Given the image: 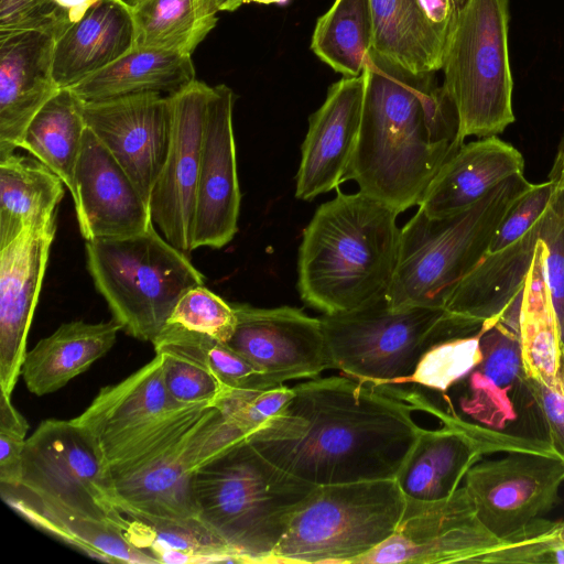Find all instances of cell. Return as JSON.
<instances>
[{"instance_id":"cell-9","label":"cell","mask_w":564,"mask_h":564,"mask_svg":"<svg viewBox=\"0 0 564 564\" xmlns=\"http://www.w3.org/2000/svg\"><path fill=\"white\" fill-rule=\"evenodd\" d=\"M321 321L332 368L375 384L408 383L433 346L473 335L443 308L393 310L386 299Z\"/></svg>"},{"instance_id":"cell-37","label":"cell","mask_w":564,"mask_h":564,"mask_svg":"<svg viewBox=\"0 0 564 564\" xmlns=\"http://www.w3.org/2000/svg\"><path fill=\"white\" fill-rule=\"evenodd\" d=\"M373 42L370 0H335L316 21L311 50L336 73L362 75Z\"/></svg>"},{"instance_id":"cell-53","label":"cell","mask_w":564,"mask_h":564,"mask_svg":"<svg viewBox=\"0 0 564 564\" xmlns=\"http://www.w3.org/2000/svg\"><path fill=\"white\" fill-rule=\"evenodd\" d=\"M458 2L460 4V7H462V4L465 2V0H458Z\"/></svg>"},{"instance_id":"cell-26","label":"cell","mask_w":564,"mask_h":564,"mask_svg":"<svg viewBox=\"0 0 564 564\" xmlns=\"http://www.w3.org/2000/svg\"><path fill=\"white\" fill-rule=\"evenodd\" d=\"M134 45L131 6L123 0H102L55 41L54 80L59 89L70 88Z\"/></svg>"},{"instance_id":"cell-10","label":"cell","mask_w":564,"mask_h":564,"mask_svg":"<svg viewBox=\"0 0 564 564\" xmlns=\"http://www.w3.org/2000/svg\"><path fill=\"white\" fill-rule=\"evenodd\" d=\"M245 436L210 406L191 427L108 468L117 507L123 513L160 519L197 518L195 471Z\"/></svg>"},{"instance_id":"cell-4","label":"cell","mask_w":564,"mask_h":564,"mask_svg":"<svg viewBox=\"0 0 564 564\" xmlns=\"http://www.w3.org/2000/svg\"><path fill=\"white\" fill-rule=\"evenodd\" d=\"M315 487L274 465L247 437L199 467L193 479L197 519L241 563H272L292 516Z\"/></svg>"},{"instance_id":"cell-25","label":"cell","mask_w":564,"mask_h":564,"mask_svg":"<svg viewBox=\"0 0 564 564\" xmlns=\"http://www.w3.org/2000/svg\"><path fill=\"white\" fill-rule=\"evenodd\" d=\"M523 170L522 154L496 135L464 143L441 166L419 208L432 218L457 215Z\"/></svg>"},{"instance_id":"cell-8","label":"cell","mask_w":564,"mask_h":564,"mask_svg":"<svg viewBox=\"0 0 564 564\" xmlns=\"http://www.w3.org/2000/svg\"><path fill=\"white\" fill-rule=\"evenodd\" d=\"M509 0H465L447 39L443 87L458 117V139L497 135L514 121Z\"/></svg>"},{"instance_id":"cell-48","label":"cell","mask_w":564,"mask_h":564,"mask_svg":"<svg viewBox=\"0 0 564 564\" xmlns=\"http://www.w3.org/2000/svg\"><path fill=\"white\" fill-rule=\"evenodd\" d=\"M525 387L544 422L547 442L564 460V346L556 382L546 386L527 377Z\"/></svg>"},{"instance_id":"cell-27","label":"cell","mask_w":564,"mask_h":564,"mask_svg":"<svg viewBox=\"0 0 564 564\" xmlns=\"http://www.w3.org/2000/svg\"><path fill=\"white\" fill-rule=\"evenodd\" d=\"M482 359L470 371L463 411L485 426L499 429L516 417V400L525 389L519 333L497 321L481 326Z\"/></svg>"},{"instance_id":"cell-45","label":"cell","mask_w":564,"mask_h":564,"mask_svg":"<svg viewBox=\"0 0 564 564\" xmlns=\"http://www.w3.org/2000/svg\"><path fill=\"white\" fill-rule=\"evenodd\" d=\"M540 239L544 245L546 279L564 345V189L555 188L541 219Z\"/></svg>"},{"instance_id":"cell-31","label":"cell","mask_w":564,"mask_h":564,"mask_svg":"<svg viewBox=\"0 0 564 564\" xmlns=\"http://www.w3.org/2000/svg\"><path fill=\"white\" fill-rule=\"evenodd\" d=\"M64 185L34 156L12 153L0 159V247L25 228L56 220Z\"/></svg>"},{"instance_id":"cell-33","label":"cell","mask_w":564,"mask_h":564,"mask_svg":"<svg viewBox=\"0 0 564 564\" xmlns=\"http://www.w3.org/2000/svg\"><path fill=\"white\" fill-rule=\"evenodd\" d=\"M519 338L527 377L546 386L554 384L564 345L549 290L541 239L522 291Z\"/></svg>"},{"instance_id":"cell-19","label":"cell","mask_w":564,"mask_h":564,"mask_svg":"<svg viewBox=\"0 0 564 564\" xmlns=\"http://www.w3.org/2000/svg\"><path fill=\"white\" fill-rule=\"evenodd\" d=\"M55 232L53 220L25 228L0 247V388L10 397L22 375L28 334Z\"/></svg>"},{"instance_id":"cell-38","label":"cell","mask_w":564,"mask_h":564,"mask_svg":"<svg viewBox=\"0 0 564 564\" xmlns=\"http://www.w3.org/2000/svg\"><path fill=\"white\" fill-rule=\"evenodd\" d=\"M152 344L154 347H169L200 359L215 373L226 391L278 387L226 343L181 325L166 324Z\"/></svg>"},{"instance_id":"cell-29","label":"cell","mask_w":564,"mask_h":564,"mask_svg":"<svg viewBox=\"0 0 564 564\" xmlns=\"http://www.w3.org/2000/svg\"><path fill=\"white\" fill-rule=\"evenodd\" d=\"M191 55L133 46L69 89L83 102L158 93L171 96L195 80Z\"/></svg>"},{"instance_id":"cell-2","label":"cell","mask_w":564,"mask_h":564,"mask_svg":"<svg viewBox=\"0 0 564 564\" xmlns=\"http://www.w3.org/2000/svg\"><path fill=\"white\" fill-rule=\"evenodd\" d=\"M358 142L345 181L397 214L419 206L462 144L454 104L435 73L414 74L375 52L366 57Z\"/></svg>"},{"instance_id":"cell-44","label":"cell","mask_w":564,"mask_h":564,"mask_svg":"<svg viewBox=\"0 0 564 564\" xmlns=\"http://www.w3.org/2000/svg\"><path fill=\"white\" fill-rule=\"evenodd\" d=\"M294 394L293 387L227 390L214 404L246 436L278 414Z\"/></svg>"},{"instance_id":"cell-34","label":"cell","mask_w":564,"mask_h":564,"mask_svg":"<svg viewBox=\"0 0 564 564\" xmlns=\"http://www.w3.org/2000/svg\"><path fill=\"white\" fill-rule=\"evenodd\" d=\"M123 514L126 520L121 530L124 536L155 563H241L238 555L197 518L170 520Z\"/></svg>"},{"instance_id":"cell-16","label":"cell","mask_w":564,"mask_h":564,"mask_svg":"<svg viewBox=\"0 0 564 564\" xmlns=\"http://www.w3.org/2000/svg\"><path fill=\"white\" fill-rule=\"evenodd\" d=\"M232 306L236 326L226 344L276 386L332 368L321 318L292 306Z\"/></svg>"},{"instance_id":"cell-6","label":"cell","mask_w":564,"mask_h":564,"mask_svg":"<svg viewBox=\"0 0 564 564\" xmlns=\"http://www.w3.org/2000/svg\"><path fill=\"white\" fill-rule=\"evenodd\" d=\"M86 264L112 318L129 336L153 343L177 302L205 276L152 223L134 235L86 241Z\"/></svg>"},{"instance_id":"cell-3","label":"cell","mask_w":564,"mask_h":564,"mask_svg":"<svg viewBox=\"0 0 564 564\" xmlns=\"http://www.w3.org/2000/svg\"><path fill=\"white\" fill-rule=\"evenodd\" d=\"M398 215L360 191L319 205L299 248L302 301L335 315L386 299L399 253Z\"/></svg>"},{"instance_id":"cell-21","label":"cell","mask_w":564,"mask_h":564,"mask_svg":"<svg viewBox=\"0 0 564 564\" xmlns=\"http://www.w3.org/2000/svg\"><path fill=\"white\" fill-rule=\"evenodd\" d=\"M364 91L362 75L344 76L310 117L296 174L297 199L312 200L345 182L359 138Z\"/></svg>"},{"instance_id":"cell-50","label":"cell","mask_w":564,"mask_h":564,"mask_svg":"<svg viewBox=\"0 0 564 564\" xmlns=\"http://www.w3.org/2000/svg\"><path fill=\"white\" fill-rule=\"evenodd\" d=\"M547 180L554 184L555 188L564 189V132L560 140Z\"/></svg>"},{"instance_id":"cell-39","label":"cell","mask_w":564,"mask_h":564,"mask_svg":"<svg viewBox=\"0 0 564 564\" xmlns=\"http://www.w3.org/2000/svg\"><path fill=\"white\" fill-rule=\"evenodd\" d=\"M102 0H0V32L35 30L57 41Z\"/></svg>"},{"instance_id":"cell-23","label":"cell","mask_w":564,"mask_h":564,"mask_svg":"<svg viewBox=\"0 0 564 564\" xmlns=\"http://www.w3.org/2000/svg\"><path fill=\"white\" fill-rule=\"evenodd\" d=\"M55 39L35 30L0 32V159L20 148L34 116L59 90Z\"/></svg>"},{"instance_id":"cell-22","label":"cell","mask_w":564,"mask_h":564,"mask_svg":"<svg viewBox=\"0 0 564 564\" xmlns=\"http://www.w3.org/2000/svg\"><path fill=\"white\" fill-rule=\"evenodd\" d=\"M185 406L170 395L161 357L155 355L122 381L101 388L88 408L72 420L93 438L106 465L118 448Z\"/></svg>"},{"instance_id":"cell-52","label":"cell","mask_w":564,"mask_h":564,"mask_svg":"<svg viewBox=\"0 0 564 564\" xmlns=\"http://www.w3.org/2000/svg\"><path fill=\"white\" fill-rule=\"evenodd\" d=\"M289 0H246V3L257 2V3H263V4H269V3L285 4Z\"/></svg>"},{"instance_id":"cell-5","label":"cell","mask_w":564,"mask_h":564,"mask_svg":"<svg viewBox=\"0 0 564 564\" xmlns=\"http://www.w3.org/2000/svg\"><path fill=\"white\" fill-rule=\"evenodd\" d=\"M530 186L523 174L513 175L469 209L444 218L417 208L400 231L388 306L444 310L458 283L488 251L509 207Z\"/></svg>"},{"instance_id":"cell-18","label":"cell","mask_w":564,"mask_h":564,"mask_svg":"<svg viewBox=\"0 0 564 564\" xmlns=\"http://www.w3.org/2000/svg\"><path fill=\"white\" fill-rule=\"evenodd\" d=\"M234 101L235 95L228 86H210L196 191L193 251L200 247L220 249L238 231L241 193L232 126Z\"/></svg>"},{"instance_id":"cell-51","label":"cell","mask_w":564,"mask_h":564,"mask_svg":"<svg viewBox=\"0 0 564 564\" xmlns=\"http://www.w3.org/2000/svg\"><path fill=\"white\" fill-rule=\"evenodd\" d=\"M216 11H235L240 8L246 0H208Z\"/></svg>"},{"instance_id":"cell-11","label":"cell","mask_w":564,"mask_h":564,"mask_svg":"<svg viewBox=\"0 0 564 564\" xmlns=\"http://www.w3.org/2000/svg\"><path fill=\"white\" fill-rule=\"evenodd\" d=\"M19 487L44 502L120 529L126 520L100 451L73 420L42 421L26 438Z\"/></svg>"},{"instance_id":"cell-13","label":"cell","mask_w":564,"mask_h":564,"mask_svg":"<svg viewBox=\"0 0 564 564\" xmlns=\"http://www.w3.org/2000/svg\"><path fill=\"white\" fill-rule=\"evenodd\" d=\"M442 426L422 429L395 479L405 498L431 501L451 496L468 470L495 452L555 454L546 440L500 432L443 411Z\"/></svg>"},{"instance_id":"cell-41","label":"cell","mask_w":564,"mask_h":564,"mask_svg":"<svg viewBox=\"0 0 564 564\" xmlns=\"http://www.w3.org/2000/svg\"><path fill=\"white\" fill-rule=\"evenodd\" d=\"M162 360L163 375L170 395L183 405L210 404L226 389L200 359L169 347H154Z\"/></svg>"},{"instance_id":"cell-28","label":"cell","mask_w":564,"mask_h":564,"mask_svg":"<svg viewBox=\"0 0 564 564\" xmlns=\"http://www.w3.org/2000/svg\"><path fill=\"white\" fill-rule=\"evenodd\" d=\"M120 330L113 318L62 324L26 352L22 367L26 389L41 397L65 387L113 347Z\"/></svg>"},{"instance_id":"cell-42","label":"cell","mask_w":564,"mask_h":564,"mask_svg":"<svg viewBox=\"0 0 564 564\" xmlns=\"http://www.w3.org/2000/svg\"><path fill=\"white\" fill-rule=\"evenodd\" d=\"M564 547V520L535 518L484 554L478 563L551 564L554 550Z\"/></svg>"},{"instance_id":"cell-12","label":"cell","mask_w":564,"mask_h":564,"mask_svg":"<svg viewBox=\"0 0 564 564\" xmlns=\"http://www.w3.org/2000/svg\"><path fill=\"white\" fill-rule=\"evenodd\" d=\"M498 542L479 520L463 485L437 500L405 498L403 514L393 533L356 564L478 563Z\"/></svg>"},{"instance_id":"cell-17","label":"cell","mask_w":564,"mask_h":564,"mask_svg":"<svg viewBox=\"0 0 564 564\" xmlns=\"http://www.w3.org/2000/svg\"><path fill=\"white\" fill-rule=\"evenodd\" d=\"M86 127L128 173L149 205L165 163L172 131L169 96L145 93L83 102Z\"/></svg>"},{"instance_id":"cell-30","label":"cell","mask_w":564,"mask_h":564,"mask_svg":"<svg viewBox=\"0 0 564 564\" xmlns=\"http://www.w3.org/2000/svg\"><path fill=\"white\" fill-rule=\"evenodd\" d=\"M0 492L3 501L31 524L94 558L109 563H155L134 547L115 523L44 502L21 487L0 486Z\"/></svg>"},{"instance_id":"cell-46","label":"cell","mask_w":564,"mask_h":564,"mask_svg":"<svg viewBox=\"0 0 564 564\" xmlns=\"http://www.w3.org/2000/svg\"><path fill=\"white\" fill-rule=\"evenodd\" d=\"M554 192L555 186L549 180L531 184L505 214L487 252L501 250L530 231L545 214Z\"/></svg>"},{"instance_id":"cell-24","label":"cell","mask_w":564,"mask_h":564,"mask_svg":"<svg viewBox=\"0 0 564 564\" xmlns=\"http://www.w3.org/2000/svg\"><path fill=\"white\" fill-rule=\"evenodd\" d=\"M541 219L510 246L486 252L452 293L444 310L471 334L499 321L521 299L540 240Z\"/></svg>"},{"instance_id":"cell-43","label":"cell","mask_w":564,"mask_h":564,"mask_svg":"<svg viewBox=\"0 0 564 564\" xmlns=\"http://www.w3.org/2000/svg\"><path fill=\"white\" fill-rule=\"evenodd\" d=\"M169 323L227 343L235 330L236 313L232 303L199 285L183 294Z\"/></svg>"},{"instance_id":"cell-49","label":"cell","mask_w":564,"mask_h":564,"mask_svg":"<svg viewBox=\"0 0 564 564\" xmlns=\"http://www.w3.org/2000/svg\"><path fill=\"white\" fill-rule=\"evenodd\" d=\"M419 3L427 22L446 45L460 8L458 0H419Z\"/></svg>"},{"instance_id":"cell-47","label":"cell","mask_w":564,"mask_h":564,"mask_svg":"<svg viewBox=\"0 0 564 564\" xmlns=\"http://www.w3.org/2000/svg\"><path fill=\"white\" fill-rule=\"evenodd\" d=\"M29 424L11 403V397L0 393V486L19 487L22 456Z\"/></svg>"},{"instance_id":"cell-40","label":"cell","mask_w":564,"mask_h":564,"mask_svg":"<svg viewBox=\"0 0 564 564\" xmlns=\"http://www.w3.org/2000/svg\"><path fill=\"white\" fill-rule=\"evenodd\" d=\"M455 337L433 346L421 359L408 383L446 391L482 359L480 335Z\"/></svg>"},{"instance_id":"cell-35","label":"cell","mask_w":564,"mask_h":564,"mask_svg":"<svg viewBox=\"0 0 564 564\" xmlns=\"http://www.w3.org/2000/svg\"><path fill=\"white\" fill-rule=\"evenodd\" d=\"M85 129L82 100L63 88L34 116L20 143L61 177L72 196Z\"/></svg>"},{"instance_id":"cell-7","label":"cell","mask_w":564,"mask_h":564,"mask_svg":"<svg viewBox=\"0 0 564 564\" xmlns=\"http://www.w3.org/2000/svg\"><path fill=\"white\" fill-rule=\"evenodd\" d=\"M404 507L395 478L316 486L292 516L272 563L356 564L393 533Z\"/></svg>"},{"instance_id":"cell-14","label":"cell","mask_w":564,"mask_h":564,"mask_svg":"<svg viewBox=\"0 0 564 564\" xmlns=\"http://www.w3.org/2000/svg\"><path fill=\"white\" fill-rule=\"evenodd\" d=\"M564 481V460L556 454L510 452L477 462L464 486L481 523L498 539L549 512Z\"/></svg>"},{"instance_id":"cell-15","label":"cell","mask_w":564,"mask_h":564,"mask_svg":"<svg viewBox=\"0 0 564 564\" xmlns=\"http://www.w3.org/2000/svg\"><path fill=\"white\" fill-rule=\"evenodd\" d=\"M209 90L210 86L195 79L169 96L172 113L170 149L149 202L154 226L187 256L193 251V223Z\"/></svg>"},{"instance_id":"cell-32","label":"cell","mask_w":564,"mask_h":564,"mask_svg":"<svg viewBox=\"0 0 564 564\" xmlns=\"http://www.w3.org/2000/svg\"><path fill=\"white\" fill-rule=\"evenodd\" d=\"M370 51L414 74L442 69L445 45L427 22L419 0H370Z\"/></svg>"},{"instance_id":"cell-20","label":"cell","mask_w":564,"mask_h":564,"mask_svg":"<svg viewBox=\"0 0 564 564\" xmlns=\"http://www.w3.org/2000/svg\"><path fill=\"white\" fill-rule=\"evenodd\" d=\"M72 197L86 241L134 235L152 224L149 205L128 173L87 127Z\"/></svg>"},{"instance_id":"cell-36","label":"cell","mask_w":564,"mask_h":564,"mask_svg":"<svg viewBox=\"0 0 564 564\" xmlns=\"http://www.w3.org/2000/svg\"><path fill=\"white\" fill-rule=\"evenodd\" d=\"M130 6L139 47L191 55L217 23L208 0H140Z\"/></svg>"},{"instance_id":"cell-1","label":"cell","mask_w":564,"mask_h":564,"mask_svg":"<svg viewBox=\"0 0 564 564\" xmlns=\"http://www.w3.org/2000/svg\"><path fill=\"white\" fill-rule=\"evenodd\" d=\"M348 376L293 387L285 406L247 436L270 462L314 486L395 478L422 427L420 391Z\"/></svg>"}]
</instances>
